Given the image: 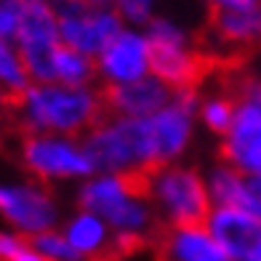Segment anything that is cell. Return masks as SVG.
<instances>
[{
  "instance_id": "6da1fadb",
  "label": "cell",
  "mask_w": 261,
  "mask_h": 261,
  "mask_svg": "<svg viewBox=\"0 0 261 261\" xmlns=\"http://www.w3.org/2000/svg\"><path fill=\"white\" fill-rule=\"evenodd\" d=\"M16 123L24 134H56L83 139L107 117L104 91L62 83H32L19 99L11 101Z\"/></svg>"
},
{
  "instance_id": "7a4b0ae2",
  "label": "cell",
  "mask_w": 261,
  "mask_h": 261,
  "mask_svg": "<svg viewBox=\"0 0 261 261\" xmlns=\"http://www.w3.org/2000/svg\"><path fill=\"white\" fill-rule=\"evenodd\" d=\"M147 173H93L77 184V208L101 216L117 243H141L155 232L158 211L147 195Z\"/></svg>"
},
{
  "instance_id": "3957f363",
  "label": "cell",
  "mask_w": 261,
  "mask_h": 261,
  "mask_svg": "<svg viewBox=\"0 0 261 261\" xmlns=\"http://www.w3.org/2000/svg\"><path fill=\"white\" fill-rule=\"evenodd\" d=\"M96 173H149L158 168L147 117L107 115L83 136Z\"/></svg>"
},
{
  "instance_id": "277c9868",
  "label": "cell",
  "mask_w": 261,
  "mask_h": 261,
  "mask_svg": "<svg viewBox=\"0 0 261 261\" xmlns=\"http://www.w3.org/2000/svg\"><path fill=\"white\" fill-rule=\"evenodd\" d=\"M147 195L158 211V219L165 227H181V224H205L213 200L208 179L195 168L171 163L163 168L149 171L147 176Z\"/></svg>"
},
{
  "instance_id": "5b68a950",
  "label": "cell",
  "mask_w": 261,
  "mask_h": 261,
  "mask_svg": "<svg viewBox=\"0 0 261 261\" xmlns=\"http://www.w3.org/2000/svg\"><path fill=\"white\" fill-rule=\"evenodd\" d=\"M19 160L32 179L45 187L80 184L96 173L86 141L77 136L24 134L19 144Z\"/></svg>"
},
{
  "instance_id": "8992f818",
  "label": "cell",
  "mask_w": 261,
  "mask_h": 261,
  "mask_svg": "<svg viewBox=\"0 0 261 261\" xmlns=\"http://www.w3.org/2000/svg\"><path fill=\"white\" fill-rule=\"evenodd\" d=\"M152 48V75L176 88H197L203 62L189 30L171 16H155L144 27Z\"/></svg>"
},
{
  "instance_id": "52a82bcc",
  "label": "cell",
  "mask_w": 261,
  "mask_h": 261,
  "mask_svg": "<svg viewBox=\"0 0 261 261\" xmlns=\"http://www.w3.org/2000/svg\"><path fill=\"white\" fill-rule=\"evenodd\" d=\"M0 221L24 237L62 227V205L45 184L0 179Z\"/></svg>"
},
{
  "instance_id": "ba28073f",
  "label": "cell",
  "mask_w": 261,
  "mask_h": 261,
  "mask_svg": "<svg viewBox=\"0 0 261 261\" xmlns=\"http://www.w3.org/2000/svg\"><path fill=\"white\" fill-rule=\"evenodd\" d=\"M200 91L197 88H176L171 101L163 107L160 112H155L149 120L152 130V144H155V158L158 168L171 163H179L189 144L195 139V125L200 123Z\"/></svg>"
},
{
  "instance_id": "9c48e42d",
  "label": "cell",
  "mask_w": 261,
  "mask_h": 261,
  "mask_svg": "<svg viewBox=\"0 0 261 261\" xmlns=\"http://www.w3.org/2000/svg\"><path fill=\"white\" fill-rule=\"evenodd\" d=\"M16 45L30 67L32 83H51L54 59L64 43L59 35V14L48 6V0H27V14L21 21Z\"/></svg>"
},
{
  "instance_id": "30bf717a",
  "label": "cell",
  "mask_w": 261,
  "mask_h": 261,
  "mask_svg": "<svg viewBox=\"0 0 261 261\" xmlns=\"http://www.w3.org/2000/svg\"><path fill=\"white\" fill-rule=\"evenodd\" d=\"M96 72L104 88L136 83L152 75V48L144 27L125 24L110 40V45L96 56Z\"/></svg>"
},
{
  "instance_id": "8fae6325",
  "label": "cell",
  "mask_w": 261,
  "mask_h": 261,
  "mask_svg": "<svg viewBox=\"0 0 261 261\" xmlns=\"http://www.w3.org/2000/svg\"><path fill=\"white\" fill-rule=\"evenodd\" d=\"M125 27L123 16L115 8H99L88 3H77L59 14V35L62 43L80 54L96 59L110 40Z\"/></svg>"
},
{
  "instance_id": "7c38bea8",
  "label": "cell",
  "mask_w": 261,
  "mask_h": 261,
  "mask_svg": "<svg viewBox=\"0 0 261 261\" xmlns=\"http://www.w3.org/2000/svg\"><path fill=\"white\" fill-rule=\"evenodd\" d=\"M234 120L221 136V158L245 176L261 173V110L258 104L237 93Z\"/></svg>"
},
{
  "instance_id": "4fadbf2b",
  "label": "cell",
  "mask_w": 261,
  "mask_h": 261,
  "mask_svg": "<svg viewBox=\"0 0 261 261\" xmlns=\"http://www.w3.org/2000/svg\"><path fill=\"white\" fill-rule=\"evenodd\" d=\"M173 88L158 75H147L136 83L104 88L107 115L115 117H152L171 101Z\"/></svg>"
},
{
  "instance_id": "5bb4252c",
  "label": "cell",
  "mask_w": 261,
  "mask_h": 261,
  "mask_svg": "<svg viewBox=\"0 0 261 261\" xmlns=\"http://www.w3.org/2000/svg\"><path fill=\"white\" fill-rule=\"evenodd\" d=\"M163 261H232L224 245L213 237L205 224L165 227L160 234Z\"/></svg>"
},
{
  "instance_id": "9a60e30c",
  "label": "cell",
  "mask_w": 261,
  "mask_h": 261,
  "mask_svg": "<svg viewBox=\"0 0 261 261\" xmlns=\"http://www.w3.org/2000/svg\"><path fill=\"white\" fill-rule=\"evenodd\" d=\"M205 227L224 245V251L232 256V261L243 258L248 251H253L261 243V219L251 216L245 211H237V208L213 205Z\"/></svg>"
},
{
  "instance_id": "2e32d148",
  "label": "cell",
  "mask_w": 261,
  "mask_h": 261,
  "mask_svg": "<svg viewBox=\"0 0 261 261\" xmlns=\"http://www.w3.org/2000/svg\"><path fill=\"white\" fill-rule=\"evenodd\" d=\"M59 229L64 232L69 245L80 253L83 261L104 258L107 253L112 251V243H117V237L110 229V224H107L101 216H96V213L83 211V208H77L75 213H69Z\"/></svg>"
},
{
  "instance_id": "e0dca14e",
  "label": "cell",
  "mask_w": 261,
  "mask_h": 261,
  "mask_svg": "<svg viewBox=\"0 0 261 261\" xmlns=\"http://www.w3.org/2000/svg\"><path fill=\"white\" fill-rule=\"evenodd\" d=\"M205 179H208L213 205L237 208V211H245V213H251V216L261 219V197L256 195V189L251 187L245 173H240L227 163H221L205 176Z\"/></svg>"
},
{
  "instance_id": "ac0fdd59",
  "label": "cell",
  "mask_w": 261,
  "mask_h": 261,
  "mask_svg": "<svg viewBox=\"0 0 261 261\" xmlns=\"http://www.w3.org/2000/svg\"><path fill=\"white\" fill-rule=\"evenodd\" d=\"M213 40L224 48H256L261 45V3L243 8V11H227V14H213L211 21Z\"/></svg>"
},
{
  "instance_id": "d6986e66",
  "label": "cell",
  "mask_w": 261,
  "mask_h": 261,
  "mask_svg": "<svg viewBox=\"0 0 261 261\" xmlns=\"http://www.w3.org/2000/svg\"><path fill=\"white\" fill-rule=\"evenodd\" d=\"M99 80L96 72V59L88 54H80L69 45H62L56 51L54 59V80L51 83H62V86H75V88H86L93 86Z\"/></svg>"
},
{
  "instance_id": "ffe728a7",
  "label": "cell",
  "mask_w": 261,
  "mask_h": 261,
  "mask_svg": "<svg viewBox=\"0 0 261 261\" xmlns=\"http://www.w3.org/2000/svg\"><path fill=\"white\" fill-rule=\"evenodd\" d=\"M30 86H32V75H30V67L24 62V56H21L19 45L0 40V88L14 101Z\"/></svg>"
},
{
  "instance_id": "44dd1931",
  "label": "cell",
  "mask_w": 261,
  "mask_h": 261,
  "mask_svg": "<svg viewBox=\"0 0 261 261\" xmlns=\"http://www.w3.org/2000/svg\"><path fill=\"white\" fill-rule=\"evenodd\" d=\"M234 107L237 101L232 96H224V93H211V96L200 99V123H203L205 130L216 136H224L229 130L232 120H234Z\"/></svg>"
},
{
  "instance_id": "7402d4cb",
  "label": "cell",
  "mask_w": 261,
  "mask_h": 261,
  "mask_svg": "<svg viewBox=\"0 0 261 261\" xmlns=\"http://www.w3.org/2000/svg\"><path fill=\"white\" fill-rule=\"evenodd\" d=\"M32 245L40 251V256L45 261H83L80 253L75 251L72 245H69V240L64 237L62 229H48V232H40V234H35L30 237Z\"/></svg>"
},
{
  "instance_id": "603a6c76",
  "label": "cell",
  "mask_w": 261,
  "mask_h": 261,
  "mask_svg": "<svg viewBox=\"0 0 261 261\" xmlns=\"http://www.w3.org/2000/svg\"><path fill=\"white\" fill-rule=\"evenodd\" d=\"M0 261H45L30 237L11 227H0Z\"/></svg>"
},
{
  "instance_id": "cb8c5ba5",
  "label": "cell",
  "mask_w": 261,
  "mask_h": 261,
  "mask_svg": "<svg viewBox=\"0 0 261 261\" xmlns=\"http://www.w3.org/2000/svg\"><path fill=\"white\" fill-rule=\"evenodd\" d=\"M158 3L160 0H115V11L123 16L125 24L130 27H147L158 16Z\"/></svg>"
},
{
  "instance_id": "d4e9b609",
  "label": "cell",
  "mask_w": 261,
  "mask_h": 261,
  "mask_svg": "<svg viewBox=\"0 0 261 261\" xmlns=\"http://www.w3.org/2000/svg\"><path fill=\"white\" fill-rule=\"evenodd\" d=\"M24 14H27V0H0V40L16 43Z\"/></svg>"
},
{
  "instance_id": "484cf974",
  "label": "cell",
  "mask_w": 261,
  "mask_h": 261,
  "mask_svg": "<svg viewBox=\"0 0 261 261\" xmlns=\"http://www.w3.org/2000/svg\"><path fill=\"white\" fill-rule=\"evenodd\" d=\"M208 8L213 14H227V11H243V8H251L256 6L258 0H205Z\"/></svg>"
},
{
  "instance_id": "4316f807",
  "label": "cell",
  "mask_w": 261,
  "mask_h": 261,
  "mask_svg": "<svg viewBox=\"0 0 261 261\" xmlns=\"http://www.w3.org/2000/svg\"><path fill=\"white\" fill-rule=\"evenodd\" d=\"M77 3H83V0H48V6L56 11V14H62V11L72 8V6H77Z\"/></svg>"
},
{
  "instance_id": "83f0119b",
  "label": "cell",
  "mask_w": 261,
  "mask_h": 261,
  "mask_svg": "<svg viewBox=\"0 0 261 261\" xmlns=\"http://www.w3.org/2000/svg\"><path fill=\"white\" fill-rule=\"evenodd\" d=\"M237 261H261V243L253 248V251H248L243 258H237Z\"/></svg>"
},
{
  "instance_id": "f1b7e54d",
  "label": "cell",
  "mask_w": 261,
  "mask_h": 261,
  "mask_svg": "<svg viewBox=\"0 0 261 261\" xmlns=\"http://www.w3.org/2000/svg\"><path fill=\"white\" fill-rule=\"evenodd\" d=\"M8 107H11V96H8V93H6L3 88H0V115H3V112L8 110Z\"/></svg>"
},
{
  "instance_id": "f546056e",
  "label": "cell",
  "mask_w": 261,
  "mask_h": 261,
  "mask_svg": "<svg viewBox=\"0 0 261 261\" xmlns=\"http://www.w3.org/2000/svg\"><path fill=\"white\" fill-rule=\"evenodd\" d=\"M83 3H88V6H99V8H112V6H115V0H83Z\"/></svg>"
},
{
  "instance_id": "4dcf8cb0",
  "label": "cell",
  "mask_w": 261,
  "mask_h": 261,
  "mask_svg": "<svg viewBox=\"0 0 261 261\" xmlns=\"http://www.w3.org/2000/svg\"><path fill=\"white\" fill-rule=\"evenodd\" d=\"M248 181H251V187L256 189V195L261 197V173H256V176H248Z\"/></svg>"
},
{
  "instance_id": "1f68e13d",
  "label": "cell",
  "mask_w": 261,
  "mask_h": 261,
  "mask_svg": "<svg viewBox=\"0 0 261 261\" xmlns=\"http://www.w3.org/2000/svg\"><path fill=\"white\" fill-rule=\"evenodd\" d=\"M258 3H261V0H258Z\"/></svg>"
}]
</instances>
